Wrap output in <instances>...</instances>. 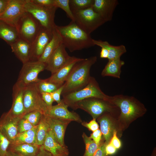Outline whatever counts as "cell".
Masks as SVG:
<instances>
[{
	"instance_id": "obj_23",
	"label": "cell",
	"mask_w": 156,
	"mask_h": 156,
	"mask_svg": "<svg viewBox=\"0 0 156 156\" xmlns=\"http://www.w3.org/2000/svg\"><path fill=\"white\" fill-rule=\"evenodd\" d=\"M93 42L95 45L101 48H105L107 49L109 53L108 60L120 58L121 56L127 52L126 47L123 45L114 46L110 44L107 41L99 40L93 39Z\"/></svg>"
},
{
	"instance_id": "obj_32",
	"label": "cell",
	"mask_w": 156,
	"mask_h": 156,
	"mask_svg": "<svg viewBox=\"0 0 156 156\" xmlns=\"http://www.w3.org/2000/svg\"><path fill=\"white\" fill-rule=\"evenodd\" d=\"M82 137L86 147L83 156H92L99 145L96 144L89 137L87 136L85 133H83Z\"/></svg>"
},
{
	"instance_id": "obj_1",
	"label": "cell",
	"mask_w": 156,
	"mask_h": 156,
	"mask_svg": "<svg viewBox=\"0 0 156 156\" xmlns=\"http://www.w3.org/2000/svg\"><path fill=\"white\" fill-rule=\"evenodd\" d=\"M107 101L119 111L117 122L118 130L127 128L131 123L143 116L147 110L144 104L135 97L122 94L108 96Z\"/></svg>"
},
{
	"instance_id": "obj_11",
	"label": "cell",
	"mask_w": 156,
	"mask_h": 156,
	"mask_svg": "<svg viewBox=\"0 0 156 156\" xmlns=\"http://www.w3.org/2000/svg\"><path fill=\"white\" fill-rule=\"evenodd\" d=\"M25 0H9L5 9L0 16V21L15 27L19 19L26 12Z\"/></svg>"
},
{
	"instance_id": "obj_8",
	"label": "cell",
	"mask_w": 156,
	"mask_h": 156,
	"mask_svg": "<svg viewBox=\"0 0 156 156\" xmlns=\"http://www.w3.org/2000/svg\"><path fill=\"white\" fill-rule=\"evenodd\" d=\"M41 27L39 22L26 11L19 19L16 28L20 38L31 44Z\"/></svg>"
},
{
	"instance_id": "obj_7",
	"label": "cell",
	"mask_w": 156,
	"mask_h": 156,
	"mask_svg": "<svg viewBox=\"0 0 156 156\" xmlns=\"http://www.w3.org/2000/svg\"><path fill=\"white\" fill-rule=\"evenodd\" d=\"M25 8L26 11L37 20L42 27L51 31L55 28L56 25L54 18L57 8L42 7L33 3L30 0H25Z\"/></svg>"
},
{
	"instance_id": "obj_18",
	"label": "cell",
	"mask_w": 156,
	"mask_h": 156,
	"mask_svg": "<svg viewBox=\"0 0 156 156\" xmlns=\"http://www.w3.org/2000/svg\"><path fill=\"white\" fill-rule=\"evenodd\" d=\"M23 88L16 83L12 88V103L8 112L13 117L22 118L26 114L23 100Z\"/></svg>"
},
{
	"instance_id": "obj_43",
	"label": "cell",
	"mask_w": 156,
	"mask_h": 156,
	"mask_svg": "<svg viewBox=\"0 0 156 156\" xmlns=\"http://www.w3.org/2000/svg\"><path fill=\"white\" fill-rule=\"evenodd\" d=\"M106 144L105 142H101L98 149L92 156H106L105 149Z\"/></svg>"
},
{
	"instance_id": "obj_29",
	"label": "cell",
	"mask_w": 156,
	"mask_h": 156,
	"mask_svg": "<svg viewBox=\"0 0 156 156\" xmlns=\"http://www.w3.org/2000/svg\"><path fill=\"white\" fill-rule=\"evenodd\" d=\"M49 130V125L43 115L37 125L36 132V144L40 146L43 145L47 133Z\"/></svg>"
},
{
	"instance_id": "obj_33",
	"label": "cell",
	"mask_w": 156,
	"mask_h": 156,
	"mask_svg": "<svg viewBox=\"0 0 156 156\" xmlns=\"http://www.w3.org/2000/svg\"><path fill=\"white\" fill-rule=\"evenodd\" d=\"M43 115H44L40 111H34L26 113L22 118L35 127L38 125Z\"/></svg>"
},
{
	"instance_id": "obj_31",
	"label": "cell",
	"mask_w": 156,
	"mask_h": 156,
	"mask_svg": "<svg viewBox=\"0 0 156 156\" xmlns=\"http://www.w3.org/2000/svg\"><path fill=\"white\" fill-rule=\"evenodd\" d=\"M94 2V0H69V5L72 12L92 7Z\"/></svg>"
},
{
	"instance_id": "obj_48",
	"label": "cell",
	"mask_w": 156,
	"mask_h": 156,
	"mask_svg": "<svg viewBox=\"0 0 156 156\" xmlns=\"http://www.w3.org/2000/svg\"><path fill=\"white\" fill-rule=\"evenodd\" d=\"M5 156H22L17 153L7 150Z\"/></svg>"
},
{
	"instance_id": "obj_42",
	"label": "cell",
	"mask_w": 156,
	"mask_h": 156,
	"mask_svg": "<svg viewBox=\"0 0 156 156\" xmlns=\"http://www.w3.org/2000/svg\"><path fill=\"white\" fill-rule=\"evenodd\" d=\"M41 94L42 99L47 106L50 107L52 106L54 100L51 94L47 93H43Z\"/></svg>"
},
{
	"instance_id": "obj_10",
	"label": "cell",
	"mask_w": 156,
	"mask_h": 156,
	"mask_svg": "<svg viewBox=\"0 0 156 156\" xmlns=\"http://www.w3.org/2000/svg\"><path fill=\"white\" fill-rule=\"evenodd\" d=\"M23 100L26 114L37 111L46 115L48 106L42 99L41 94L36 88L34 84L23 88Z\"/></svg>"
},
{
	"instance_id": "obj_17",
	"label": "cell",
	"mask_w": 156,
	"mask_h": 156,
	"mask_svg": "<svg viewBox=\"0 0 156 156\" xmlns=\"http://www.w3.org/2000/svg\"><path fill=\"white\" fill-rule=\"evenodd\" d=\"M118 4L117 0H94L92 8L106 22L112 20Z\"/></svg>"
},
{
	"instance_id": "obj_6",
	"label": "cell",
	"mask_w": 156,
	"mask_h": 156,
	"mask_svg": "<svg viewBox=\"0 0 156 156\" xmlns=\"http://www.w3.org/2000/svg\"><path fill=\"white\" fill-rule=\"evenodd\" d=\"M72 12L77 25L89 34L106 23L92 7Z\"/></svg>"
},
{
	"instance_id": "obj_21",
	"label": "cell",
	"mask_w": 156,
	"mask_h": 156,
	"mask_svg": "<svg viewBox=\"0 0 156 156\" xmlns=\"http://www.w3.org/2000/svg\"><path fill=\"white\" fill-rule=\"evenodd\" d=\"M82 58L73 56L65 65L46 79L48 81L60 87L63 85L75 64Z\"/></svg>"
},
{
	"instance_id": "obj_45",
	"label": "cell",
	"mask_w": 156,
	"mask_h": 156,
	"mask_svg": "<svg viewBox=\"0 0 156 156\" xmlns=\"http://www.w3.org/2000/svg\"><path fill=\"white\" fill-rule=\"evenodd\" d=\"M105 149L107 155L114 154L117 150L110 142L106 144Z\"/></svg>"
},
{
	"instance_id": "obj_20",
	"label": "cell",
	"mask_w": 156,
	"mask_h": 156,
	"mask_svg": "<svg viewBox=\"0 0 156 156\" xmlns=\"http://www.w3.org/2000/svg\"><path fill=\"white\" fill-rule=\"evenodd\" d=\"M10 46L12 52L23 64L31 61V46L28 42L20 38Z\"/></svg>"
},
{
	"instance_id": "obj_22",
	"label": "cell",
	"mask_w": 156,
	"mask_h": 156,
	"mask_svg": "<svg viewBox=\"0 0 156 156\" xmlns=\"http://www.w3.org/2000/svg\"><path fill=\"white\" fill-rule=\"evenodd\" d=\"M42 145L53 156H68L69 152L67 146H62L55 139L50 129Z\"/></svg>"
},
{
	"instance_id": "obj_4",
	"label": "cell",
	"mask_w": 156,
	"mask_h": 156,
	"mask_svg": "<svg viewBox=\"0 0 156 156\" xmlns=\"http://www.w3.org/2000/svg\"><path fill=\"white\" fill-rule=\"evenodd\" d=\"M62 96L63 101L72 109L77 103L84 99L98 98L107 100L108 95L102 91L95 78L91 77L88 83L83 88Z\"/></svg>"
},
{
	"instance_id": "obj_2",
	"label": "cell",
	"mask_w": 156,
	"mask_h": 156,
	"mask_svg": "<svg viewBox=\"0 0 156 156\" xmlns=\"http://www.w3.org/2000/svg\"><path fill=\"white\" fill-rule=\"evenodd\" d=\"M55 29L60 36L62 44L71 52L93 47V39L73 21L64 26L56 25Z\"/></svg>"
},
{
	"instance_id": "obj_13",
	"label": "cell",
	"mask_w": 156,
	"mask_h": 156,
	"mask_svg": "<svg viewBox=\"0 0 156 156\" xmlns=\"http://www.w3.org/2000/svg\"><path fill=\"white\" fill-rule=\"evenodd\" d=\"M53 31L41 27L38 34L31 44L32 56L31 61L38 60L46 47L51 40Z\"/></svg>"
},
{
	"instance_id": "obj_38",
	"label": "cell",
	"mask_w": 156,
	"mask_h": 156,
	"mask_svg": "<svg viewBox=\"0 0 156 156\" xmlns=\"http://www.w3.org/2000/svg\"><path fill=\"white\" fill-rule=\"evenodd\" d=\"M96 120L93 119L89 122H82L81 124L83 126L86 127L89 130L93 132L99 129V125Z\"/></svg>"
},
{
	"instance_id": "obj_25",
	"label": "cell",
	"mask_w": 156,
	"mask_h": 156,
	"mask_svg": "<svg viewBox=\"0 0 156 156\" xmlns=\"http://www.w3.org/2000/svg\"><path fill=\"white\" fill-rule=\"evenodd\" d=\"M62 44L61 37L55 28L53 30V36L51 40L38 60L45 64L53 52Z\"/></svg>"
},
{
	"instance_id": "obj_15",
	"label": "cell",
	"mask_w": 156,
	"mask_h": 156,
	"mask_svg": "<svg viewBox=\"0 0 156 156\" xmlns=\"http://www.w3.org/2000/svg\"><path fill=\"white\" fill-rule=\"evenodd\" d=\"M45 117L55 139L62 146H66L64 141L65 132L68 125L71 121L55 118L47 115H45Z\"/></svg>"
},
{
	"instance_id": "obj_35",
	"label": "cell",
	"mask_w": 156,
	"mask_h": 156,
	"mask_svg": "<svg viewBox=\"0 0 156 156\" xmlns=\"http://www.w3.org/2000/svg\"><path fill=\"white\" fill-rule=\"evenodd\" d=\"M10 141L0 130V156H5Z\"/></svg>"
},
{
	"instance_id": "obj_30",
	"label": "cell",
	"mask_w": 156,
	"mask_h": 156,
	"mask_svg": "<svg viewBox=\"0 0 156 156\" xmlns=\"http://www.w3.org/2000/svg\"><path fill=\"white\" fill-rule=\"evenodd\" d=\"M34 86L40 94L43 93H50L60 87L48 81L46 79H39L34 84Z\"/></svg>"
},
{
	"instance_id": "obj_46",
	"label": "cell",
	"mask_w": 156,
	"mask_h": 156,
	"mask_svg": "<svg viewBox=\"0 0 156 156\" xmlns=\"http://www.w3.org/2000/svg\"><path fill=\"white\" fill-rule=\"evenodd\" d=\"M9 0H0V16L4 12Z\"/></svg>"
},
{
	"instance_id": "obj_28",
	"label": "cell",
	"mask_w": 156,
	"mask_h": 156,
	"mask_svg": "<svg viewBox=\"0 0 156 156\" xmlns=\"http://www.w3.org/2000/svg\"><path fill=\"white\" fill-rule=\"evenodd\" d=\"M37 125L25 132L18 133L11 144H36V132Z\"/></svg>"
},
{
	"instance_id": "obj_41",
	"label": "cell",
	"mask_w": 156,
	"mask_h": 156,
	"mask_svg": "<svg viewBox=\"0 0 156 156\" xmlns=\"http://www.w3.org/2000/svg\"><path fill=\"white\" fill-rule=\"evenodd\" d=\"M117 130L114 131L113 136L109 142L116 149L119 148L121 145V142L117 135Z\"/></svg>"
},
{
	"instance_id": "obj_39",
	"label": "cell",
	"mask_w": 156,
	"mask_h": 156,
	"mask_svg": "<svg viewBox=\"0 0 156 156\" xmlns=\"http://www.w3.org/2000/svg\"><path fill=\"white\" fill-rule=\"evenodd\" d=\"M63 89V85L60 86L57 90L50 93L54 101H56L57 104L61 101L60 96Z\"/></svg>"
},
{
	"instance_id": "obj_14",
	"label": "cell",
	"mask_w": 156,
	"mask_h": 156,
	"mask_svg": "<svg viewBox=\"0 0 156 156\" xmlns=\"http://www.w3.org/2000/svg\"><path fill=\"white\" fill-rule=\"evenodd\" d=\"M68 107L67 105L61 99L59 103L48 107L45 115L55 118L75 121L81 123L82 121L79 116L74 112L69 111Z\"/></svg>"
},
{
	"instance_id": "obj_44",
	"label": "cell",
	"mask_w": 156,
	"mask_h": 156,
	"mask_svg": "<svg viewBox=\"0 0 156 156\" xmlns=\"http://www.w3.org/2000/svg\"><path fill=\"white\" fill-rule=\"evenodd\" d=\"M35 156H53L51 153L46 150L43 145L40 146Z\"/></svg>"
},
{
	"instance_id": "obj_24",
	"label": "cell",
	"mask_w": 156,
	"mask_h": 156,
	"mask_svg": "<svg viewBox=\"0 0 156 156\" xmlns=\"http://www.w3.org/2000/svg\"><path fill=\"white\" fill-rule=\"evenodd\" d=\"M125 64L120 58L108 60L101 73L103 77L109 76L120 79L121 72V68Z\"/></svg>"
},
{
	"instance_id": "obj_37",
	"label": "cell",
	"mask_w": 156,
	"mask_h": 156,
	"mask_svg": "<svg viewBox=\"0 0 156 156\" xmlns=\"http://www.w3.org/2000/svg\"><path fill=\"white\" fill-rule=\"evenodd\" d=\"M33 3L42 7L52 8L54 5V0H30Z\"/></svg>"
},
{
	"instance_id": "obj_5",
	"label": "cell",
	"mask_w": 156,
	"mask_h": 156,
	"mask_svg": "<svg viewBox=\"0 0 156 156\" xmlns=\"http://www.w3.org/2000/svg\"><path fill=\"white\" fill-rule=\"evenodd\" d=\"M72 109H82L95 119L106 113L114 115L118 111L119 112L117 107L107 100L98 98H90L80 101Z\"/></svg>"
},
{
	"instance_id": "obj_27",
	"label": "cell",
	"mask_w": 156,
	"mask_h": 156,
	"mask_svg": "<svg viewBox=\"0 0 156 156\" xmlns=\"http://www.w3.org/2000/svg\"><path fill=\"white\" fill-rule=\"evenodd\" d=\"M40 146L36 144H10L8 150L17 153L22 156H35Z\"/></svg>"
},
{
	"instance_id": "obj_36",
	"label": "cell",
	"mask_w": 156,
	"mask_h": 156,
	"mask_svg": "<svg viewBox=\"0 0 156 156\" xmlns=\"http://www.w3.org/2000/svg\"><path fill=\"white\" fill-rule=\"evenodd\" d=\"M34 127L27 120L23 118L19 120L17 126L18 133H21L29 130Z\"/></svg>"
},
{
	"instance_id": "obj_16",
	"label": "cell",
	"mask_w": 156,
	"mask_h": 156,
	"mask_svg": "<svg viewBox=\"0 0 156 156\" xmlns=\"http://www.w3.org/2000/svg\"><path fill=\"white\" fill-rule=\"evenodd\" d=\"M21 118L12 116L8 112L0 118V130L11 143L18 134V122Z\"/></svg>"
},
{
	"instance_id": "obj_12",
	"label": "cell",
	"mask_w": 156,
	"mask_h": 156,
	"mask_svg": "<svg viewBox=\"0 0 156 156\" xmlns=\"http://www.w3.org/2000/svg\"><path fill=\"white\" fill-rule=\"evenodd\" d=\"M73 57L68 54L65 47L62 44L55 51L45 63V70L51 72L52 75L65 65Z\"/></svg>"
},
{
	"instance_id": "obj_3",
	"label": "cell",
	"mask_w": 156,
	"mask_h": 156,
	"mask_svg": "<svg viewBox=\"0 0 156 156\" xmlns=\"http://www.w3.org/2000/svg\"><path fill=\"white\" fill-rule=\"evenodd\" d=\"M97 60L96 56H92L82 58L77 62L63 85L61 95L77 91L85 86L91 77L90 75L91 68Z\"/></svg>"
},
{
	"instance_id": "obj_26",
	"label": "cell",
	"mask_w": 156,
	"mask_h": 156,
	"mask_svg": "<svg viewBox=\"0 0 156 156\" xmlns=\"http://www.w3.org/2000/svg\"><path fill=\"white\" fill-rule=\"evenodd\" d=\"M20 38L16 28L0 21V38L10 46Z\"/></svg>"
},
{
	"instance_id": "obj_47",
	"label": "cell",
	"mask_w": 156,
	"mask_h": 156,
	"mask_svg": "<svg viewBox=\"0 0 156 156\" xmlns=\"http://www.w3.org/2000/svg\"><path fill=\"white\" fill-rule=\"evenodd\" d=\"M108 51L107 49L105 48H101L100 55V57L101 58H107L108 56Z\"/></svg>"
},
{
	"instance_id": "obj_19",
	"label": "cell",
	"mask_w": 156,
	"mask_h": 156,
	"mask_svg": "<svg viewBox=\"0 0 156 156\" xmlns=\"http://www.w3.org/2000/svg\"><path fill=\"white\" fill-rule=\"evenodd\" d=\"M113 114L106 113L97 119L100 125V129L106 144L110 142L115 130H118L117 125L113 120Z\"/></svg>"
},
{
	"instance_id": "obj_34",
	"label": "cell",
	"mask_w": 156,
	"mask_h": 156,
	"mask_svg": "<svg viewBox=\"0 0 156 156\" xmlns=\"http://www.w3.org/2000/svg\"><path fill=\"white\" fill-rule=\"evenodd\" d=\"M54 5L57 8H59L63 10L71 21H75L74 16L69 5V0H54Z\"/></svg>"
},
{
	"instance_id": "obj_40",
	"label": "cell",
	"mask_w": 156,
	"mask_h": 156,
	"mask_svg": "<svg viewBox=\"0 0 156 156\" xmlns=\"http://www.w3.org/2000/svg\"><path fill=\"white\" fill-rule=\"evenodd\" d=\"M102 133L99 129L93 132L89 137L92 139L98 145L100 144L101 140Z\"/></svg>"
},
{
	"instance_id": "obj_9",
	"label": "cell",
	"mask_w": 156,
	"mask_h": 156,
	"mask_svg": "<svg viewBox=\"0 0 156 156\" xmlns=\"http://www.w3.org/2000/svg\"><path fill=\"white\" fill-rule=\"evenodd\" d=\"M45 64L38 60L23 64L16 83L23 88L34 84L39 80L38 75L45 70Z\"/></svg>"
}]
</instances>
